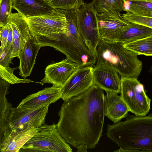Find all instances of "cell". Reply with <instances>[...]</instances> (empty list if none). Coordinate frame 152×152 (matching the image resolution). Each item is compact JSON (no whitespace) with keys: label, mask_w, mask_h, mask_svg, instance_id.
<instances>
[{"label":"cell","mask_w":152,"mask_h":152,"mask_svg":"<svg viewBox=\"0 0 152 152\" xmlns=\"http://www.w3.org/2000/svg\"><path fill=\"white\" fill-rule=\"evenodd\" d=\"M9 23L12 29L13 42L12 59L19 58V53L27 41L32 38L28 24L24 17L18 13L11 14Z\"/></svg>","instance_id":"13"},{"label":"cell","mask_w":152,"mask_h":152,"mask_svg":"<svg viewBox=\"0 0 152 152\" xmlns=\"http://www.w3.org/2000/svg\"><path fill=\"white\" fill-rule=\"evenodd\" d=\"M79 33L85 45L96 58V48L101 39L98 30L97 12L92 2L84 3L74 10Z\"/></svg>","instance_id":"6"},{"label":"cell","mask_w":152,"mask_h":152,"mask_svg":"<svg viewBox=\"0 0 152 152\" xmlns=\"http://www.w3.org/2000/svg\"><path fill=\"white\" fill-rule=\"evenodd\" d=\"M1 28V27L0 26V30Z\"/></svg>","instance_id":"32"},{"label":"cell","mask_w":152,"mask_h":152,"mask_svg":"<svg viewBox=\"0 0 152 152\" xmlns=\"http://www.w3.org/2000/svg\"><path fill=\"white\" fill-rule=\"evenodd\" d=\"M105 92L104 98L105 116L114 123H117L126 117L129 110L118 94Z\"/></svg>","instance_id":"17"},{"label":"cell","mask_w":152,"mask_h":152,"mask_svg":"<svg viewBox=\"0 0 152 152\" xmlns=\"http://www.w3.org/2000/svg\"><path fill=\"white\" fill-rule=\"evenodd\" d=\"M48 2L55 9L66 10L79 8L84 3V0H49Z\"/></svg>","instance_id":"26"},{"label":"cell","mask_w":152,"mask_h":152,"mask_svg":"<svg viewBox=\"0 0 152 152\" xmlns=\"http://www.w3.org/2000/svg\"><path fill=\"white\" fill-rule=\"evenodd\" d=\"M93 67H80L61 88V98L67 101L86 91L93 84Z\"/></svg>","instance_id":"11"},{"label":"cell","mask_w":152,"mask_h":152,"mask_svg":"<svg viewBox=\"0 0 152 152\" xmlns=\"http://www.w3.org/2000/svg\"><path fill=\"white\" fill-rule=\"evenodd\" d=\"M12 8L24 18L49 14L56 9L46 0H12Z\"/></svg>","instance_id":"16"},{"label":"cell","mask_w":152,"mask_h":152,"mask_svg":"<svg viewBox=\"0 0 152 152\" xmlns=\"http://www.w3.org/2000/svg\"><path fill=\"white\" fill-rule=\"evenodd\" d=\"M61 96V88L52 86L27 96L17 107L25 109H36L54 103Z\"/></svg>","instance_id":"14"},{"label":"cell","mask_w":152,"mask_h":152,"mask_svg":"<svg viewBox=\"0 0 152 152\" xmlns=\"http://www.w3.org/2000/svg\"><path fill=\"white\" fill-rule=\"evenodd\" d=\"M104 90L94 84L85 92L64 101L58 113V130L77 148L84 144L95 148L103 132L105 116Z\"/></svg>","instance_id":"1"},{"label":"cell","mask_w":152,"mask_h":152,"mask_svg":"<svg viewBox=\"0 0 152 152\" xmlns=\"http://www.w3.org/2000/svg\"><path fill=\"white\" fill-rule=\"evenodd\" d=\"M79 64L66 58L48 65L45 68L44 78L40 84H51L53 86L61 87L72 75L80 67Z\"/></svg>","instance_id":"12"},{"label":"cell","mask_w":152,"mask_h":152,"mask_svg":"<svg viewBox=\"0 0 152 152\" xmlns=\"http://www.w3.org/2000/svg\"><path fill=\"white\" fill-rule=\"evenodd\" d=\"M47 1H48L49 0H46Z\"/></svg>","instance_id":"31"},{"label":"cell","mask_w":152,"mask_h":152,"mask_svg":"<svg viewBox=\"0 0 152 152\" xmlns=\"http://www.w3.org/2000/svg\"><path fill=\"white\" fill-rule=\"evenodd\" d=\"M93 73L94 84L105 91L120 93L121 77L115 71L95 66Z\"/></svg>","instance_id":"15"},{"label":"cell","mask_w":152,"mask_h":152,"mask_svg":"<svg viewBox=\"0 0 152 152\" xmlns=\"http://www.w3.org/2000/svg\"><path fill=\"white\" fill-rule=\"evenodd\" d=\"M120 93L130 112L138 116L145 115L149 113L151 99L137 79L121 78Z\"/></svg>","instance_id":"7"},{"label":"cell","mask_w":152,"mask_h":152,"mask_svg":"<svg viewBox=\"0 0 152 152\" xmlns=\"http://www.w3.org/2000/svg\"><path fill=\"white\" fill-rule=\"evenodd\" d=\"M127 21L152 28V17H147L126 12L121 15Z\"/></svg>","instance_id":"28"},{"label":"cell","mask_w":152,"mask_h":152,"mask_svg":"<svg viewBox=\"0 0 152 152\" xmlns=\"http://www.w3.org/2000/svg\"><path fill=\"white\" fill-rule=\"evenodd\" d=\"M77 152H87V149H88L87 146L84 144L80 145L77 148Z\"/></svg>","instance_id":"30"},{"label":"cell","mask_w":152,"mask_h":152,"mask_svg":"<svg viewBox=\"0 0 152 152\" xmlns=\"http://www.w3.org/2000/svg\"><path fill=\"white\" fill-rule=\"evenodd\" d=\"M12 0H0V26L1 27L9 23L12 13Z\"/></svg>","instance_id":"27"},{"label":"cell","mask_w":152,"mask_h":152,"mask_svg":"<svg viewBox=\"0 0 152 152\" xmlns=\"http://www.w3.org/2000/svg\"><path fill=\"white\" fill-rule=\"evenodd\" d=\"M10 27V25L8 23L5 26L1 28L0 30V41L1 42L0 47V50H3L5 47Z\"/></svg>","instance_id":"29"},{"label":"cell","mask_w":152,"mask_h":152,"mask_svg":"<svg viewBox=\"0 0 152 152\" xmlns=\"http://www.w3.org/2000/svg\"><path fill=\"white\" fill-rule=\"evenodd\" d=\"M92 2L97 13H120L123 10L122 0H93Z\"/></svg>","instance_id":"23"},{"label":"cell","mask_w":152,"mask_h":152,"mask_svg":"<svg viewBox=\"0 0 152 152\" xmlns=\"http://www.w3.org/2000/svg\"><path fill=\"white\" fill-rule=\"evenodd\" d=\"M96 66L113 69L121 78L137 79L142 63L138 55L120 42L101 40L96 48Z\"/></svg>","instance_id":"4"},{"label":"cell","mask_w":152,"mask_h":152,"mask_svg":"<svg viewBox=\"0 0 152 152\" xmlns=\"http://www.w3.org/2000/svg\"><path fill=\"white\" fill-rule=\"evenodd\" d=\"M10 85V83L0 78V147L11 130L9 120L13 107L7 98Z\"/></svg>","instance_id":"19"},{"label":"cell","mask_w":152,"mask_h":152,"mask_svg":"<svg viewBox=\"0 0 152 152\" xmlns=\"http://www.w3.org/2000/svg\"><path fill=\"white\" fill-rule=\"evenodd\" d=\"M106 134L120 148L133 152H152V115L128 114L126 120L108 124Z\"/></svg>","instance_id":"2"},{"label":"cell","mask_w":152,"mask_h":152,"mask_svg":"<svg viewBox=\"0 0 152 152\" xmlns=\"http://www.w3.org/2000/svg\"><path fill=\"white\" fill-rule=\"evenodd\" d=\"M123 11L134 14L152 17V0H122Z\"/></svg>","instance_id":"22"},{"label":"cell","mask_w":152,"mask_h":152,"mask_svg":"<svg viewBox=\"0 0 152 152\" xmlns=\"http://www.w3.org/2000/svg\"><path fill=\"white\" fill-rule=\"evenodd\" d=\"M37 129V133L22 146L19 152H72L70 145L58 132L56 124H45Z\"/></svg>","instance_id":"5"},{"label":"cell","mask_w":152,"mask_h":152,"mask_svg":"<svg viewBox=\"0 0 152 152\" xmlns=\"http://www.w3.org/2000/svg\"><path fill=\"white\" fill-rule=\"evenodd\" d=\"M67 23L66 32L48 36L35 37L41 47L54 48L65 54L70 61L82 66H91L96 63V57L88 48L78 31L74 10H61Z\"/></svg>","instance_id":"3"},{"label":"cell","mask_w":152,"mask_h":152,"mask_svg":"<svg viewBox=\"0 0 152 152\" xmlns=\"http://www.w3.org/2000/svg\"><path fill=\"white\" fill-rule=\"evenodd\" d=\"M49 106L34 109L13 107L9 117L11 129L20 131L32 127L37 128L45 124Z\"/></svg>","instance_id":"9"},{"label":"cell","mask_w":152,"mask_h":152,"mask_svg":"<svg viewBox=\"0 0 152 152\" xmlns=\"http://www.w3.org/2000/svg\"><path fill=\"white\" fill-rule=\"evenodd\" d=\"M32 127L23 130H11L0 147V152H19L22 146L37 132Z\"/></svg>","instance_id":"20"},{"label":"cell","mask_w":152,"mask_h":152,"mask_svg":"<svg viewBox=\"0 0 152 152\" xmlns=\"http://www.w3.org/2000/svg\"><path fill=\"white\" fill-rule=\"evenodd\" d=\"M24 18L34 37L65 33L67 30L66 16L60 10L48 14Z\"/></svg>","instance_id":"8"},{"label":"cell","mask_w":152,"mask_h":152,"mask_svg":"<svg viewBox=\"0 0 152 152\" xmlns=\"http://www.w3.org/2000/svg\"><path fill=\"white\" fill-rule=\"evenodd\" d=\"M97 17L101 40L116 42L130 26L120 13H97Z\"/></svg>","instance_id":"10"},{"label":"cell","mask_w":152,"mask_h":152,"mask_svg":"<svg viewBox=\"0 0 152 152\" xmlns=\"http://www.w3.org/2000/svg\"><path fill=\"white\" fill-rule=\"evenodd\" d=\"M123 45L138 55H152V36L124 44Z\"/></svg>","instance_id":"24"},{"label":"cell","mask_w":152,"mask_h":152,"mask_svg":"<svg viewBox=\"0 0 152 152\" xmlns=\"http://www.w3.org/2000/svg\"><path fill=\"white\" fill-rule=\"evenodd\" d=\"M41 47L35 38L33 37L27 41L20 51L18 58L20 59L19 75L24 78L31 75Z\"/></svg>","instance_id":"18"},{"label":"cell","mask_w":152,"mask_h":152,"mask_svg":"<svg viewBox=\"0 0 152 152\" xmlns=\"http://www.w3.org/2000/svg\"><path fill=\"white\" fill-rule=\"evenodd\" d=\"M129 23V26L116 42L124 44L152 36V28Z\"/></svg>","instance_id":"21"},{"label":"cell","mask_w":152,"mask_h":152,"mask_svg":"<svg viewBox=\"0 0 152 152\" xmlns=\"http://www.w3.org/2000/svg\"><path fill=\"white\" fill-rule=\"evenodd\" d=\"M13 42L12 33L11 28L8 33L5 47L3 50H0V64L4 67H8L10 64L12 63L11 55L13 50Z\"/></svg>","instance_id":"25"}]
</instances>
